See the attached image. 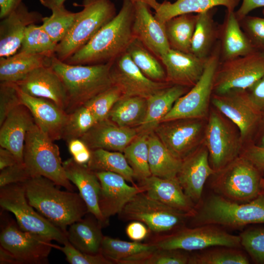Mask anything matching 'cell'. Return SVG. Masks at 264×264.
<instances>
[{
  "label": "cell",
  "mask_w": 264,
  "mask_h": 264,
  "mask_svg": "<svg viewBox=\"0 0 264 264\" xmlns=\"http://www.w3.org/2000/svg\"><path fill=\"white\" fill-rule=\"evenodd\" d=\"M63 246L53 244V248L58 249L64 253L67 262L71 264H112L100 253L90 254L83 252L75 248L67 241Z\"/></svg>",
  "instance_id": "obj_50"
},
{
  "label": "cell",
  "mask_w": 264,
  "mask_h": 264,
  "mask_svg": "<svg viewBox=\"0 0 264 264\" xmlns=\"http://www.w3.org/2000/svg\"><path fill=\"white\" fill-rule=\"evenodd\" d=\"M212 176L215 194L233 201L249 202L262 194L264 174L240 155Z\"/></svg>",
  "instance_id": "obj_5"
},
{
  "label": "cell",
  "mask_w": 264,
  "mask_h": 264,
  "mask_svg": "<svg viewBox=\"0 0 264 264\" xmlns=\"http://www.w3.org/2000/svg\"><path fill=\"white\" fill-rule=\"evenodd\" d=\"M160 60L165 68L167 82L189 88L200 78L206 61L191 53L171 48Z\"/></svg>",
  "instance_id": "obj_24"
},
{
  "label": "cell",
  "mask_w": 264,
  "mask_h": 264,
  "mask_svg": "<svg viewBox=\"0 0 264 264\" xmlns=\"http://www.w3.org/2000/svg\"><path fill=\"white\" fill-rule=\"evenodd\" d=\"M22 104L16 84L13 82H0V125L9 112Z\"/></svg>",
  "instance_id": "obj_51"
},
{
  "label": "cell",
  "mask_w": 264,
  "mask_h": 264,
  "mask_svg": "<svg viewBox=\"0 0 264 264\" xmlns=\"http://www.w3.org/2000/svg\"><path fill=\"white\" fill-rule=\"evenodd\" d=\"M240 0H176L171 3L157 1L151 8L154 11V17L159 22L165 23L168 20L179 15L199 13L218 6H223L227 10L235 11Z\"/></svg>",
  "instance_id": "obj_31"
},
{
  "label": "cell",
  "mask_w": 264,
  "mask_h": 264,
  "mask_svg": "<svg viewBox=\"0 0 264 264\" xmlns=\"http://www.w3.org/2000/svg\"><path fill=\"white\" fill-rule=\"evenodd\" d=\"M101 184L99 205L104 219L118 214L125 205L137 193L144 192L138 185L128 184L122 176L112 172H95Z\"/></svg>",
  "instance_id": "obj_21"
},
{
  "label": "cell",
  "mask_w": 264,
  "mask_h": 264,
  "mask_svg": "<svg viewBox=\"0 0 264 264\" xmlns=\"http://www.w3.org/2000/svg\"><path fill=\"white\" fill-rule=\"evenodd\" d=\"M67 178L74 184L85 201L88 213L92 214L103 227L109 222L103 217L99 205L101 184L96 173L87 165L77 163L70 158L63 162Z\"/></svg>",
  "instance_id": "obj_25"
},
{
  "label": "cell",
  "mask_w": 264,
  "mask_h": 264,
  "mask_svg": "<svg viewBox=\"0 0 264 264\" xmlns=\"http://www.w3.org/2000/svg\"><path fill=\"white\" fill-rule=\"evenodd\" d=\"M189 258L188 251L157 248L134 264H188Z\"/></svg>",
  "instance_id": "obj_48"
},
{
  "label": "cell",
  "mask_w": 264,
  "mask_h": 264,
  "mask_svg": "<svg viewBox=\"0 0 264 264\" xmlns=\"http://www.w3.org/2000/svg\"><path fill=\"white\" fill-rule=\"evenodd\" d=\"M149 164L151 175L162 178L177 177L182 159L175 156L154 131L148 135Z\"/></svg>",
  "instance_id": "obj_36"
},
{
  "label": "cell",
  "mask_w": 264,
  "mask_h": 264,
  "mask_svg": "<svg viewBox=\"0 0 264 264\" xmlns=\"http://www.w3.org/2000/svg\"><path fill=\"white\" fill-rule=\"evenodd\" d=\"M66 0H40L41 4L44 7L52 10V9L64 5Z\"/></svg>",
  "instance_id": "obj_61"
},
{
  "label": "cell",
  "mask_w": 264,
  "mask_h": 264,
  "mask_svg": "<svg viewBox=\"0 0 264 264\" xmlns=\"http://www.w3.org/2000/svg\"><path fill=\"white\" fill-rule=\"evenodd\" d=\"M156 248L150 242H130L104 236L100 253L112 264H134Z\"/></svg>",
  "instance_id": "obj_33"
},
{
  "label": "cell",
  "mask_w": 264,
  "mask_h": 264,
  "mask_svg": "<svg viewBox=\"0 0 264 264\" xmlns=\"http://www.w3.org/2000/svg\"><path fill=\"white\" fill-rule=\"evenodd\" d=\"M126 52L147 77L154 81L167 82L166 71L162 63L137 39H134Z\"/></svg>",
  "instance_id": "obj_40"
},
{
  "label": "cell",
  "mask_w": 264,
  "mask_h": 264,
  "mask_svg": "<svg viewBox=\"0 0 264 264\" xmlns=\"http://www.w3.org/2000/svg\"><path fill=\"white\" fill-rule=\"evenodd\" d=\"M218 41L220 61L231 60L257 51L242 29L235 11L226 10L223 22L219 26Z\"/></svg>",
  "instance_id": "obj_29"
},
{
  "label": "cell",
  "mask_w": 264,
  "mask_h": 264,
  "mask_svg": "<svg viewBox=\"0 0 264 264\" xmlns=\"http://www.w3.org/2000/svg\"><path fill=\"white\" fill-rule=\"evenodd\" d=\"M18 89L22 104L29 110L35 123L53 141L62 139L69 113L50 100L32 96Z\"/></svg>",
  "instance_id": "obj_23"
},
{
  "label": "cell",
  "mask_w": 264,
  "mask_h": 264,
  "mask_svg": "<svg viewBox=\"0 0 264 264\" xmlns=\"http://www.w3.org/2000/svg\"><path fill=\"white\" fill-rule=\"evenodd\" d=\"M246 90L254 105L260 111H264V76Z\"/></svg>",
  "instance_id": "obj_55"
},
{
  "label": "cell",
  "mask_w": 264,
  "mask_h": 264,
  "mask_svg": "<svg viewBox=\"0 0 264 264\" xmlns=\"http://www.w3.org/2000/svg\"><path fill=\"white\" fill-rule=\"evenodd\" d=\"M77 6L83 9L76 12L72 25L56 46L55 56L65 61L85 45L117 14L111 0H83Z\"/></svg>",
  "instance_id": "obj_6"
},
{
  "label": "cell",
  "mask_w": 264,
  "mask_h": 264,
  "mask_svg": "<svg viewBox=\"0 0 264 264\" xmlns=\"http://www.w3.org/2000/svg\"><path fill=\"white\" fill-rule=\"evenodd\" d=\"M188 222L191 227L214 224L232 228L264 223V195L240 203L213 194L196 206V212Z\"/></svg>",
  "instance_id": "obj_4"
},
{
  "label": "cell",
  "mask_w": 264,
  "mask_h": 264,
  "mask_svg": "<svg viewBox=\"0 0 264 264\" xmlns=\"http://www.w3.org/2000/svg\"><path fill=\"white\" fill-rule=\"evenodd\" d=\"M57 45L41 25L32 24L26 27L18 51L52 57Z\"/></svg>",
  "instance_id": "obj_43"
},
{
  "label": "cell",
  "mask_w": 264,
  "mask_h": 264,
  "mask_svg": "<svg viewBox=\"0 0 264 264\" xmlns=\"http://www.w3.org/2000/svg\"><path fill=\"white\" fill-rule=\"evenodd\" d=\"M241 244L257 264H264V228H248L240 235Z\"/></svg>",
  "instance_id": "obj_47"
},
{
  "label": "cell",
  "mask_w": 264,
  "mask_h": 264,
  "mask_svg": "<svg viewBox=\"0 0 264 264\" xmlns=\"http://www.w3.org/2000/svg\"><path fill=\"white\" fill-rule=\"evenodd\" d=\"M69 153L78 164L87 165L91 155V150L81 138L71 139L66 142Z\"/></svg>",
  "instance_id": "obj_53"
},
{
  "label": "cell",
  "mask_w": 264,
  "mask_h": 264,
  "mask_svg": "<svg viewBox=\"0 0 264 264\" xmlns=\"http://www.w3.org/2000/svg\"><path fill=\"white\" fill-rule=\"evenodd\" d=\"M1 207L12 213L17 224L24 231L64 244L68 241L67 231L55 226L36 212L28 202L24 182L11 183L0 188Z\"/></svg>",
  "instance_id": "obj_11"
},
{
  "label": "cell",
  "mask_w": 264,
  "mask_h": 264,
  "mask_svg": "<svg viewBox=\"0 0 264 264\" xmlns=\"http://www.w3.org/2000/svg\"><path fill=\"white\" fill-rule=\"evenodd\" d=\"M147 110V99L123 96L111 109L108 119L121 127H138L143 122Z\"/></svg>",
  "instance_id": "obj_37"
},
{
  "label": "cell",
  "mask_w": 264,
  "mask_h": 264,
  "mask_svg": "<svg viewBox=\"0 0 264 264\" xmlns=\"http://www.w3.org/2000/svg\"><path fill=\"white\" fill-rule=\"evenodd\" d=\"M51 240L22 230L14 221H7L0 234V264L48 263L53 248Z\"/></svg>",
  "instance_id": "obj_9"
},
{
  "label": "cell",
  "mask_w": 264,
  "mask_h": 264,
  "mask_svg": "<svg viewBox=\"0 0 264 264\" xmlns=\"http://www.w3.org/2000/svg\"><path fill=\"white\" fill-rule=\"evenodd\" d=\"M132 1L134 8L132 24L134 36L160 59L170 49L165 23L155 19L146 2L142 0Z\"/></svg>",
  "instance_id": "obj_20"
},
{
  "label": "cell",
  "mask_w": 264,
  "mask_h": 264,
  "mask_svg": "<svg viewBox=\"0 0 264 264\" xmlns=\"http://www.w3.org/2000/svg\"><path fill=\"white\" fill-rule=\"evenodd\" d=\"M112 62L106 64L71 65L51 58L50 66L62 79L66 90L70 113L112 86L110 70Z\"/></svg>",
  "instance_id": "obj_3"
},
{
  "label": "cell",
  "mask_w": 264,
  "mask_h": 264,
  "mask_svg": "<svg viewBox=\"0 0 264 264\" xmlns=\"http://www.w3.org/2000/svg\"><path fill=\"white\" fill-rule=\"evenodd\" d=\"M149 133H139L123 152L133 170L134 179L138 181L152 175L149 164Z\"/></svg>",
  "instance_id": "obj_42"
},
{
  "label": "cell",
  "mask_w": 264,
  "mask_h": 264,
  "mask_svg": "<svg viewBox=\"0 0 264 264\" xmlns=\"http://www.w3.org/2000/svg\"><path fill=\"white\" fill-rule=\"evenodd\" d=\"M102 226L92 215L73 222L67 230L69 242L79 250L90 254L100 253L104 237Z\"/></svg>",
  "instance_id": "obj_32"
},
{
  "label": "cell",
  "mask_w": 264,
  "mask_h": 264,
  "mask_svg": "<svg viewBox=\"0 0 264 264\" xmlns=\"http://www.w3.org/2000/svg\"><path fill=\"white\" fill-rule=\"evenodd\" d=\"M24 183L29 203L52 224L65 231L68 225L88 213L79 193L60 190L45 177L32 176Z\"/></svg>",
  "instance_id": "obj_2"
},
{
  "label": "cell",
  "mask_w": 264,
  "mask_h": 264,
  "mask_svg": "<svg viewBox=\"0 0 264 264\" xmlns=\"http://www.w3.org/2000/svg\"><path fill=\"white\" fill-rule=\"evenodd\" d=\"M262 194L264 195V189L262 192Z\"/></svg>",
  "instance_id": "obj_62"
},
{
  "label": "cell",
  "mask_w": 264,
  "mask_h": 264,
  "mask_svg": "<svg viewBox=\"0 0 264 264\" xmlns=\"http://www.w3.org/2000/svg\"><path fill=\"white\" fill-rule=\"evenodd\" d=\"M191 88L171 85L147 98V110L142 124L136 129L139 133L154 131L170 111L175 102Z\"/></svg>",
  "instance_id": "obj_30"
},
{
  "label": "cell",
  "mask_w": 264,
  "mask_h": 264,
  "mask_svg": "<svg viewBox=\"0 0 264 264\" xmlns=\"http://www.w3.org/2000/svg\"><path fill=\"white\" fill-rule=\"evenodd\" d=\"M125 221H139L154 235L171 232L186 225L190 218L186 213L167 206L148 196L136 194L118 214Z\"/></svg>",
  "instance_id": "obj_12"
},
{
  "label": "cell",
  "mask_w": 264,
  "mask_h": 264,
  "mask_svg": "<svg viewBox=\"0 0 264 264\" xmlns=\"http://www.w3.org/2000/svg\"><path fill=\"white\" fill-rule=\"evenodd\" d=\"M148 242L158 248L188 252L218 246L242 247L240 235L231 234L214 224L190 227L185 225L168 233L154 235Z\"/></svg>",
  "instance_id": "obj_8"
},
{
  "label": "cell",
  "mask_w": 264,
  "mask_h": 264,
  "mask_svg": "<svg viewBox=\"0 0 264 264\" xmlns=\"http://www.w3.org/2000/svg\"><path fill=\"white\" fill-rule=\"evenodd\" d=\"M138 185L150 198L190 217L196 212V204L185 193L177 177L162 178L151 175L139 181Z\"/></svg>",
  "instance_id": "obj_26"
},
{
  "label": "cell",
  "mask_w": 264,
  "mask_h": 264,
  "mask_svg": "<svg viewBox=\"0 0 264 264\" xmlns=\"http://www.w3.org/2000/svg\"><path fill=\"white\" fill-rule=\"evenodd\" d=\"M123 96L120 89L113 85L90 99L84 105L90 110L98 123L108 119L111 109Z\"/></svg>",
  "instance_id": "obj_46"
},
{
  "label": "cell",
  "mask_w": 264,
  "mask_h": 264,
  "mask_svg": "<svg viewBox=\"0 0 264 264\" xmlns=\"http://www.w3.org/2000/svg\"><path fill=\"white\" fill-rule=\"evenodd\" d=\"M241 155L264 174V148L256 146L250 141L244 144Z\"/></svg>",
  "instance_id": "obj_54"
},
{
  "label": "cell",
  "mask_w": 264,
  "mask_h": 264,
  "mask_svg": "<svg viewBox=\"0 0 264 264\" xmlns=\"http://www.w3.org/2000/svg\"><path fill=\"white\" fill-rule=\"evenodd\" d=\"M97 123L90 110L83 105L69 113L62 139L67 142L71 139L80 138Z\"/></svg>",
  "instance_id": "obj_45"
},
{
  "label": "cell",
  "mask_w": 264,
  "mask_h": 264,
  "mask_svg": "<svg viewBox=\"0 0 264 264\" xmlns=\"http://www.w3.org/2000/svg\"><path fill=\"white\" fill-rule=\"evenodd\" d=\"M23 162L31 176H43L68 191L75 190L66 176L59 147L35 122L27 132Z\"/></svg>",
  "instance_id": "obj_7"
},
{
  "label": "cell",
  "mask_w": 264,
  "mask_h": 264,
  "mask_svg": "<svg viewBox=\"0 0 264 264\" xmlns=\"http://www.w3.org/2000/svg\"><path fill=\"white\" fill-rule=\"evenodd\" d=\"M31 177L24 162L18 163L0 170V187L11 183L24 182Z\"/></svg>",
  "instance_id": "obj_52"
},
{
  "label": "cell",
  "mask_w": 264,
  "mask_h": 264,
  "mask_svg": "<svg viewBox=\"0 0 264 264\" xmlns=\"http://www.w3.org/2000/svg\"><path fill=\"white\" fill-rule=\"evenodd\" d=\"M134 12L132 0H123L119 13L64 62L80 65L113 62L127 51L135 38L132 30Z\"/></svg>",
  "instance_id": "obj_1"
},
{
  "label": "cell",
  "mask_w": 264,
  "mask_h": 264,
  "mask_svg": "<svg viewBox=\"0 0 264 264\" xmlns=\"http://www.w3.org/2000/svg\"><path fill=\"white\" fill-rule=\"evenodd\" d=\"M94 172H110L118 174L127 180L134 183V175L124 154L102 149L91 150L90 160L87 165Z\"/></svg>",
  "instance_id": "obj_39"
},
{
  "label": "cell",
  "mask_w": 264,
  "mask_h": 264,
  "mask_svg": "<svg viewBox=\"0 0 264 264\" xmlns=\"http://www.w3.org/2000/svg\"><path fill=\"white\" fill-rule=\"evenodd\" d=\"M110 73L112 85L120 89L123 96L147 99L161 89L173 85L167 82L154 81L147 77L127 52L112 62Z\"/></svg>",
  "instance_id": "obj_17"
},
{
  "label": "cell",
  "mask_w": 264,
  "mask_h": 264,
  "mask_svg": "<svg viewBox=\"0 0 264 264\" xmlns=\"http://www.w3.org/2000/svg\"><path fill=\"white\" fill-rule=\"evenodd\" d=\"M240 23L255 49L264 52V18L247 15Z\"/></svg>",
  "instance_id": "obj_49"
},
{
  "label": "cell",
  "mask_w": 264,
  "mask_h": 264,
  "mask_svg": "<svg viewBox=\"0 0 264 264\" xmlns=\"http://www.w3.org/2000/svg\"><path fill=\"white\" fill-rule=\"evenodd\" d=\"M52 57L19 51L0 57V81L15 83L37 68L50 66Z\"/></svg>",
  "instance_id": "obj_34"
},
{
  "label": "cell",
  "mask_w": 264,
  "mask_h": 264,
  "mask_svg": "<svg viewBox=\"0 0 264 264\" xmlns=\"http://www.w3.org/2000/svg\"><path fill=\"white\" fill-rule=\"evenodd\" d=\"M254 134V138L251 141L256 146L264 148V111L261 113V117Z\"/></svg>",
  "instance_id": "obj_60"
},
{
  "label": "cell",
  "mask_w": 264,
  "mask_h": 264,
  "mask_svg": "<svg viewBox=\"0 0 264 264\" xmlns=\"http://www.w3.org/2000/svg\"><path fill=\"white\" fill-rule=\"evenodd\" d=\"M215 173L209 162L208 150L202 142L182 159L177 178L185 193L197 206L202 200L206 181Z\"/></svg>",
  "instance_id": "obj_18"
},
{
  "label": "cell",
  "mask_w": 264,
  "mask_h": 264,
  "mask_svg": "<svg viewBox=\"0 0 264 264\" xmlns=\"http://www.w3.org/2000/svg\"><path fill=\"white\" fill-rule=\"evenodd\" d=\"M40 12L29 11L22 2L0 22V57H6L17 53L21 45L25 29L32 24L42 21Z\"/></svg>",
  "instance_id": "obj_22"
},
{
  "label": "cell",
  "mask_w": 264,
  "mask_h": 264,
  "mask_svg": "<svg viewBox=\"0 0 264 264\" xmlns=\"http://www.w3.org/2000/svg\"><path fill=\"white\" fill-rule=\"evenodd\" d=\"M264 76V52L256 51L220 61L214 77L213 93L247 90Z\"/></svg>",
  "instance_id": "obj_14"
},
{
  "label": "cell",
  "mask_w": 264,
  "mask_h": 264,
  "mask_svg": "<svg viewBox=\"0 0 264 264\" xmlns=\"http://www.w3.org/2000/svg\"><path fill=\"white\" fill-rule=\"evenodd\" d=\"M247 255L240 248L214 246L190 254L188 264H248Z\"/></svg>",
  "instance_id": "obj_41"
},
{
  "label": "cell",
  "mask_w": 264,
  "mask_h": 264,
  "mask_svg": "<svg viewBox=\"0 0 264 264\" xmlns=\"http://www.w3.org/2000/svg\"><path fill=\"white\" fill-rule=\"evenodd\" d=\"M197 14H185L175 17L165 23L167 38L171 49L190 53Z\"/></svg>",
  "instance_id": "obj_38"
},
{
  "label": "cell",
  "mask_w": 264,
  "mask_h": 264,
  "mask_svg": "<svg viewBox=\"0 0 264 264\" xmlns=\"http://www.w3.org/2000/svg\"><path fill=\"white\" fill-rule=\"evenodd\" d=\"M51 11L50 16L43 17L41 25L53 42L58 44L71 27L76 13L68 10L65 5Z\"/></svg>",
  "instance_id": "obj_44"
},
{
  "label": "cell",
  "mask_w": 264,
  "mask_h": 264,
  "mask_svg": "<svg viewBox=\"0 0 264 264\" xmlns=\"http://www.w3.org/2000/svg\"><path fill=\"white\" fill-rule=\"evenodd\" d=\"M263 13H264V10H263Z\"/></svg>",
  "instance_id": "obj_63"
},
{
  "label": "cell",
  "mask_w": 264,
  "mask_h": 264,
  "mask_svg": "<svg viewBox=\"0 0 264 264\" xmlns=\"http://www.w3.org/2000/svg\"><path fill=\"white\" fill-rule=\"evenodd\" d=\"M216 8L197 13V20L192 37L190 53L206 60L219 39V26L214 20Z\"/></svg>",
  "instance_id": "obj_35"
},
{
  "label": "cell",
  "mask_w": 264,
  "mask_h": 264,
  "mask_svg": "<svg viewBox=\"0 0 264 264\" xmlns=\"http://www.w3.org/2000/svg\"><path fill=\"white\" fill-rule=\"evenodd\" d=\"M22 0H0V18L2 19L14 11Z\"/></svg>",
  "instance_id": "obj_59"
},
{
  "label": "cell",
  "mask_w": 264,
  "mask_h": 264,
  "mask_svg": "<svg viewBox=\"0 0 264 264\" xmlns=\"http://www.w3.org/2000/svg\"><path fill=\"white\" fill-rule=\"evenodd\" d=\"M15 83L24 93L50 100L66 111L68 105L66 90L50 66L37 68Z\"/></svg>",
  "instance_id": "obj_19"
},
{
  "label": "cell",
  "mask_w": 264,
  "mask_h": 264,
  "mask_svg": "<svg viewBox=\"0 0 264 264\" xmlns=\"http://www.w3.org/2000/svg\"><path fill=\"white\" fill-rule=\"evenodd\" d=\"M20 162H21L11 151L3 147H0V170Z\"/></svg>",
  "instance_id": "obj_58"
},
{
  "label": "cell",
  "mask_w": 264,
  "mask_h": 264,
  "mask_svg": "<svg viewBox=\"0 0 264 264\" xmlns=\"http://www.w3.org/2000/svg\"><path fill=\"white\" fill-rule=\"evenodd\" d=\"M139 134L136 128L119 126L108 119L97 123L80 138L91 150L123 153Z\"/></svg>",
  "instance_id": "obj_27"
},
{
  "label": "cell",
  "mask_w": 264,
  "mask_h": 264,
  "mask_svg": "<svg viewBox=\"0 0 264 264\" xmlns=\"http://www.w3.org/2000/svg\"><path fill=\"white\" fill-rule=\"evenodd\" d=\"M128 237L133 241L140 242L147 238L150 234L147 226L143 223L133 220L126 227Z\"/></svg>",
  "instance_id": "obj_56"
},
{
  "label": "cell",
  "mask_w": 264,
  "mask_h": 264,
  "mask_svg": "<svg viewBox=\"0 0 264 264\" xmlns=\"http://www.w3.org/2000/svg\"><path fill=\"white\" fill-rule=\"evenodd\" d=\"M202 143L216 172L240 156L244 145L237 126L213 106L206 119Z\"/></svg>",
  "instance_id": "obj_10"
},
{
  "label": "cell",
  "mask_w": 264,
  "mask_h": 264,
  "mask_svg": "<svg viewBox=\"0 0 264 264\" xmlns=\"http://www.w3.org/2000/svg\"><path fill=\"white\" fill-rule=\"evenodd\" d=\"M211 104L237 126L244 144L251 140L262 112L252 103L246 90L213 93Z\"/></svg>",
  "instance_id": "obj_16"
},
{
  "label": "cell",
  "mask_w": 264,
  "mask_h": 264,
  "mask_svg": "<svg viewBox=\"0 0 264 264\" xmlns=\"http://www.w3.org/2000/svg\"><path fill=\"white\" fill-rule=\"evenodd\" d=\"M35 123L26 106L22 104L12 110L0 125V146L11 151L20 162H23L27 132Z\"/></svg>",
  "instance_id": "obj_28"
},
{
  "label": "cell",
  "mask_w": 264,
  "mask_h": 264,
  "mask_svg": "<svg viewBox=\"0 0 264 264\" xmlns=\"http://www.w3.org/2000/svg\"><path fill=\"white\" fill-rule=\"evenodd\" d=\"M262 7H264V0H242L241 6L235 12L240 21L252 10Z\"/></svg>",
  "instance_id": "obj_57"
},
{
  "label": "cell",
  "mask_w": 264,
  "mask_h": 264,
  "mask_svg": "<svg viewBox=\"0 0 264 264\" xmlns=\"http://www.w3.org/2000/svg\"><path fill=\"white\" fill-rule=\"evenodd\" d=\"M206 119L181 118L160 122L154 130L165 146L182 160L202 142Z\"/></svg>",
  "instance_id": "obj_15"
},
{
  "label": "cell",
  "mask_w": 264,
  "mask_h": 264,
  "mask_svg": "<svg viewBox=\"0 0 264 264\" xmlns=\"http://www.w3.org/2000/svg\"><path fill=\"white\" fill-rule=\"evenodd\" d=\"M220 62V50L218 41L206 59L204 69L199 80L187 93L177 100L161 122L181 118L207 119L213 93L215 75Z\"/></svg>",
  "instance_id": "obj_13"
}]
</instances>
